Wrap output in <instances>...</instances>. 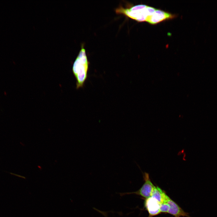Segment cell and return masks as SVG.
I'll use <instances>...</instances> for the list:
<instances>
[{"instance_id":"3957f363","label":"cell","mask_w":217,"mask_h":217,"mask_svg":"<svg viewBox=\"0 0 217 217\" xmlns=\"http://www.w3.org/2000/svg\"><path fill=\"white\" fill-rule=\"evenodd\" d=\"M143 177L145 182L139 190L135 192L121 193L120 195L123 196L130 194H135L140 196L146 199L151 197L155 186L151 182L148 173L144 172L143 174Z\"/></svg>"},{"instance_id":"277c9868","label":"cell","mask_w":217,"mask_h":217,"mask_svg":"<svg viewBox=\"0 0 217 217\" xmlns=\"http://www.w3.org/2000/svg\"><path fill=\"white\" fill-rule=\"evenodd\" d=\"M160 205L156 199L151 197L146 199L144 202L145 207L150 217L157 215L161 213Z\"/></svg>"},{"instance_id":"8992f818","label":"cell","mask_w":217,"mask_h":217,"mask_svg":"<svg viewBox=\"0 0 217 217\" xmlns=\"http://www.w3.org/2000/svg\"><path fill=\"white\" fill-rule=\"evenodd\" d=\"M170 206V209L168 213L171 214L175 217L181 216L190 217L189 214L184 211L179 206L169 197L167 202Z\"/></svg>"},{"instance_id":"ba28073f","label":"cell","mask_w":217,"mask_h":217,"mask_svg":"<svg viewBox=\"0 0 217 217\" xmlns=\"http://www.w3.org/2000/svg\"><path fill=\"white\" fill-rule=\"evenodd\" d=\"M169 209L170 206L167 203L160 204V210L161 212L168 213Z\"/></svg>"},{"instance_id":"7a4b0ae2","label":"cell","mask_w":217,"mask_h":217,"mask_svg":"<svg viewBox=\"0 0 217 217\" xmlns=\"http://www.w3.org/2000/svg\"><path fill=\"white\" fill-rule=\"evenodd\" d=\"M156 9L145 5H138L124 8L120 6L115 9L116 13L123 14L138 22L146 21L147 17L151 15Z\"/></svg>"},{"instance_id":"5b68a950","label":"cell","mask_w":217,"mask_h":217,"mask_svg":"<svg viewBox=\"0 0 217 217\" xmlns=\"http://www.w3.org/2000/svg\"><path fill=\"white\" fill-rule=\"evenodd\" d=\"M173 17L174 15L171 14L160 10L156 9L153 14L147 17L146 21L151 24H156Z\"/></svg>"},{"instance_id":"6da1fadb","label":"cell","mask_w":217,"mask_h":217,"mask_svg":"<svg viewBox=\"0 0 217 217\" xmlns=\"http://www.w3.org/2000/svg\"><path fill=\"white\" fill-rule=\"evenodd\" d=\"M89 62L83 45L73 64L72 71L76 80V88L83 87L87 78Z\"/></svg>"},{"instance_id":"52a82bcc","label":"cell","mask_w":217,"mask_h":217,"mask_svg":"<svg viewBox=\"0 0 217 217\" xmlns=\"http://www.w3.org/2000/svg\"><path fill=\"white\" fill-rule=\"evenodd\" d=\"M151 197L156 199L160 204L166 203L169 197L158 186L155 187Z\"/></svg>"}]
</instances>
